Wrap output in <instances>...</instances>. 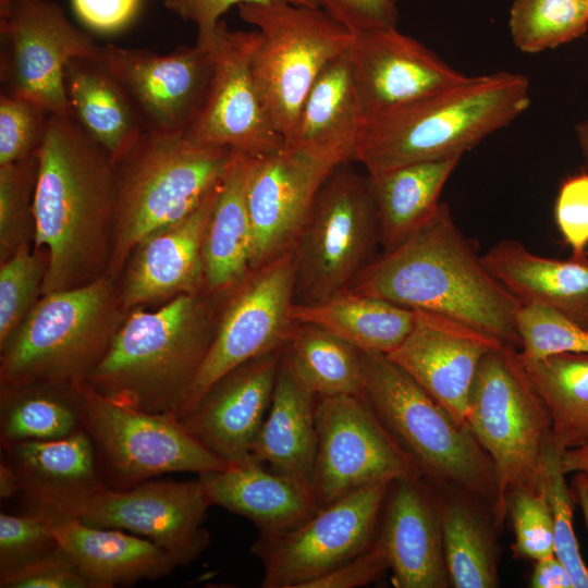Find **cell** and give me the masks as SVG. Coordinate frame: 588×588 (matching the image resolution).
<instances>
[{
    "label": "cell",
    "mask_w": 588,
    "mask_h": 588,
    "mask_svg": "<svg viewBox=\"0 0 588 588\" xmlns=\"http://www.w3.org/2000/svg\"><path fill=\"white\" fill-rule=\"evenodd\" d=\"M115 192L110 155L73 117L50 115L38 150L34 247L48 254L41 295L88 284L107 272Z\"/></svg>",
    "instance_id": "obj_1"
},
{
    "label": "cell",
    "mask_w": 588,
    "mask_h": 588,
    "mask_svg": "<svg viewBox=\"0 0 588 588\" xmlns=\"http://www.w3.org/2000/svg\"><path fill=\"white\" fill-rule=\"evenodd\" d=\"M347 290L434 313L520 347V303L486 268L445 203L402 245L375 258Z\"/></svg>",
    "instance_id": "obj_2"
},
{
    "label": "cell",
    "mask_w": 588,
    "mask_h": 588,
    "mask_svg": "<svg viewBox=\"0 0 588 588\" xmlns=\"http://www.w3.org/2000/svg\"><path fill=\"white\" fill-rule=\"evenodd\" d=\"M530 106L526 76L500 71L412 103L367 115L353 160L375 175L402 166L463 156Z\"/></svg>",
    "instance_id": "obj_3"
},
{
    "label": "cell",
    "mask_w": 588,
    "mask_h": 588,
    "mask_svg": "<svg viewBox=\"0 0 588 588\" xmlns=\"http://www.w3.org/2000/svg\"><path fill=\"white\" fill-rule=\"evenodd\" d=\"M217 301L204 290L156 311L135 308L86 381L121 404L179 419L216 334Z\"/></svg>",
    "instance_id": "obj_4"
},
{
    "label": "cell",
    "mask_w": 588,
    "mask_h": 588,
    "mask_svg": "<svg viewBox=\"0 0 588 588\" xmlns=\"http://www.w3.org/2000/svg\"><path fill=\"white\" fill-rule=\"evenodd\" d=\"M235 154L184 134L143 131L112 161L115 211L106 275L117 280L146 235L194 211L221 182Z\"/></svg>",
    "instance_id": "obj_5"
},
{
    "label": "cell",
    "mask_w": 588,
    "mask_h": 588,
    "mask_svg": "<svg viewBox=\"0 0 588 588\" xmlns=\"http://www.w3.org/2000/svg\"><path fill=\"white\" fill-rule=\"evenodd\" d=\"M126 315L120 285L106 274L41 295L0 347L1 389L86 380Z\"/></svg>",
    "instance_id": "obj_6"
},
{
    "label": "cell",
    "mask_w": 588,
    "mask_h": 588,
    "mask_svg": "<svg viewBox=\"0 0 588 588\" xmlns=\"http://www.w3.org/2000/svg\"><path fill=\"white\" fill-rule=\"evenodd\" d=\"M364 394L422 478L488 502L498 497L494 466L462 426L414 378L381 353L360 351Z\"/></svg>",
    "instance_id": "obj_7"
},
{
    "label": "cell",
    "mask_w": 588,
    "mask_h": 588,
    "mask_svg": "<svg viewBox=\"0 0 588 588\" xmlns=\"http://www.w3.org/2000/svg\"><path fill=\"white\" fill-rule=\"evenodd\" d=\"M467 425L494 466L493 514L500 525L512 491L541 486L543 456L552 442L549 413L516 347L502 344L483 356L469 394Z\"/></svg>",
    "instance_id": "obj_8"
},
{
    "label": "cell",
    "mask_w": 588,
    "mask_h": 588,
    "mask_svg": "<svg viewBox=\"0 0 588 588\" xmlns=\"http://www.w3.org/2000/svg\"><path fill=\"white\" fill-rule=\"evenodd\" d=\"M237 10L240 17L258 32L252 73L285 143L316 79L350 49L354 33L320 8L287 1L242 3Z\"/></svg>",
    "instance_id": "obj_9"
},
{
    "label": "cell",
    "mask_w": 588,
    "mask_h": 588,
    "mask_svg": "<svg viewBox=\"0 0 588 588\" xmlns=\"http://www.w3.org/2000/svg\"><path fill=\"white\" fill-rule=\"evenodd\" d=\"M72 385L79 396L83 428L94 444L100 478L108 488L127 490L164 474L199 476L229 466L176 417L121 404L86 380Z\"/></svg>",
    "instance_id": "obj_10"
},
{
    "label": "cell",
    "mask_w": 588,
    "mask_h": 588,
    "mask_svg": "<svg viewBox=\"0 0 588 588\" xmlns=\"http://www.w3.org/2000/svg\"><path fill=\"white\" fill-rule=\"evenodd\" d=\"M378 244L369 176L343 163L320 188L293 248L295 303H319L346 291L375 259Z\"/></svg>",
    "instance_id": "obj_11"
},
{
    "label": "cell",
    "mask_w": 588,
    "mask_h": 588,
    "mask_svg": "<svg viewBox=\"0 0 588 588\" xmlns=\"http://www.w3.org/2000/svg\"><path fill=\"white\" fill-rule=\"evenodd\" d=\"M224 303L213 341L179 418L192 411L228 372L287 343L296 323L292 318L295 303L293 249L252 269L226 295Z\"/></svg>",
    "instance_id": "obj_12"
},
{
    "label": "cell",
    "mask_w": 588,
    "mask_h": 588,
    "mask_svg": "<svg viewBox=\"0 0 588 588\" xmlns=\"http://www.w3.org/2000/svg\"><path fill=\"white\" fill-rule=\"evenodd\" d=\"M1 93L73 117L64 71L75 57L98 58L101 46L50 0H15L0 9Z\"/></svg>",
    "instance_id": "obj_13"
},
{
    "label": "cell",
    "mask_w": 588,
    "mask_h": 588,
    "mask_svg": "<svg viewBox=\"0 0 588 588\" xmlns=\"http://www.w3.org/2000/svg\"><path fill=\"white\" fill-rule=\"evenodd\" d=\"M392 482L359 489L320 507L299 526L279 535H258L250 547L261 562L264 588H307L376 539L382 505Z\"/></svg>",
    "instance_id": "obj_14"
},
{
    "label": "cell",
    "mask_w": 588,
    "mask_h": 588,
    "mask_svg": "<svg viewBox=\"0 0 588 588\" xmlns=\"http://www.w3.org/2000/svg\"><path fill=\"white\" fill-rule=\"evenodd\" d=\"M313 490L320 507L365 487L422 478L365 394L318 397Z\"/></svg>",
    "instance_id": "obj_15"
},
{
    "label": "cell",
    "mask_w": 588,
    "mask_h": 588,
    "mask_svg": "<svg viewBox=\"0 0 588 588\" xmlns=\"http://www.w3.org/2000/svg\"><path fill=\"white\" fill-rule=\"evenodd\" d=\"M258 36L257 29L230 30L219 22L205 45L213 52L210 85L186 137L256 158L283 148L284 139L262 103L252 73Z\"/></svg>",
    "instance_id": "obj_16"
},
{
    "label": "cell",
    "mask_w": 588,
    "mask_h": 588,
    "mask_svg": "<svg viewBox=\"0 0 588 588\" xmlns=\"http://www.w3.org/2000/svg\"><path fill=\"white\" fill-rule=\"evenodd\" d=\"M101 60L131 98L144 131L185 134L206 99L211 46H180L167 54L107 44Z\"/></svg>",
    "instance_id": "obj_17"
},
{
    "label": "cell",
    "mask_w": 588,
    "mask_h": 588,
    "mask_svg": "<svg viewBox=\"0 0 588 588\" xmlns=\"http://www.w3.org/2000/svg\"><path fill=\"white\" fill-rule=\"evenodd\" d=\"M211 503L201 479L147 480L127 490L105 488L81 520L144 537L163 549L179 566H187L208 548L204 520Z\"/></svg>",
    "instance_id": "obj_18"
},
{
    "label": "cell",
    "mask_w": 588,
    "mask_h": 588,
    "mask_svg": "<svg viewBox=\"0 0 588 588\" xmlns=\"http://www.w3.org/2000/svg\"><path fill=\"white\" fill-rule=\"evenodd\" d=\"M336 168L284 146L254 159L246 186L252 269L294 248L320 188Z\"/></svg>",
    "instance_id": "obj_19"
},
{
    "label": "cell",
    "mask_w": 588,
    "mask_h": 588,
    "mask_svg": "<svg viewBox=\"0 0 588 588\" xmlns=\"http://www.w3.org/2000/svg\"><path fill=\"white\" fill-rule=\"evenodd\" d=\"M347 53L365 117L412 103L468 76L396 27L354 34Z\"/></svg>",
    "instance_id": "obj_20"
},
{
    "label": "cell",
    "mask_w": 588,
    "mask_h": 588,
    "mask_svg": "<svg viewBox=\"0 0 588 588\" xmlns=\"http://www.w3.org/2000/svg\"><path fill=\"white\" fill-rule=\"evenodd\" d=\"M500 340L457 320L416 310L413 329L387 355L414 378L462 426L467 425L468 400L483 356Z\"/></svg>",
    "instance_id": "obj_21"
},
{
    "label": "cell",
    "mask_w": 588,
    "mask_h": 588,
    "mask_svg": "<svg viewBox=\"0 0 588 588\" xmlns=\"http://www.w3.org/2000/svg\"><path fill=\"white\" fill-rule=\"evenodd\" d=\"M283 348L253 358L219 379L182 416L185 429L228 463L252 457L269 411Z\"/></svg>",
    "instance_id": "obj_22"
},
{
    "label": "cell",
    "mask_w": 588,
    "mask_h": 588,
    "mask_svg": "<svg viewBox=\"0 0 588 588\" xmlns=\"http://www.w3.org/2000/svg\"><path fill=\"white\" fill-rule=\"evenodd\" d=\"M219 184L189 215L136 245L120 285L126 311L206 290L201 246Z\"/></svg>",
    "instance_id": "obj_23"
},
{
    "label": "cell",
    "mask_w": 588,
    "mask_h": 588,
    "mask_svg": "<svg viewBox=\"0 0 588 588\" xmlns=\"http://www.w3.org/2000/svg\"><path fill=\"white\" fill-rule=\"evenodd\" d=\"M20 492L59 518H81L105 488L94 444L84 428L56 440L24 441L2 448Z\"/></svg>",
    "instance_id": "obj_24"
},
{
    "label": "cell",
    "mask_w": 588,
    "mask_h": 588,
    "mask_svg": "<svg viewBox=\"0 0 588 588\" xmlns=\"http://www.w3.org/2000/svg\"><path fill=\"white\" fill-rule=\"evenodd\" d=\"M376 538L387 551L397 588H445V565L438 498L422 478L393 481Z\"/></svg>",
    "instance_id": "obj_25"
},
{
    "label": "cell",
    "mask_w": 588,
    "mask_h": 588,
    "mask_svg": "<svg viewBox=\"0 0 588 588\" xmlns=\"http://www.w3.org/2000/svg\"><path fill=\"white\" fill-rule=\"evenodd\" d=\"M199 478L211 505L246 517L259 535L289 531L320 509L310 487L267 470L254 458Z\"/></svg>",
    "instance_id": "obj_26"
},
{
    "label": "cell",
    "mask_w": 588,
    "mask_h": 588,
    "mask_svg": "<svg viewBox=\"0 0 588 588\" xmlns=\"http://www.w3.org/2000/svg\"><path fill=\"white\" fill-rule=\"evenodd\" d=\"M347 51L320 73L284 143L335 167L353 160L365 119Z\"/></svg>",
    "instance_id": "obj_27"
},
{
    "label": "cell",
    "mask_w": 588,
    "mask_h": 588,
    "mask_svg": "<svg viewBox=\"0 0 588 588\" xmlns=\"http://www.w3.org/2000/svg\"><path fill=\"white\" fill-rule=\"evenodd\" d=\"M59 548L91 588L127 586L170 575L176 563L152 541L124 530L94 527L78 518L54 525Z\"/></svg>",
    "instance_id": "obj_28"
},
{
    "label": "cell",
    "mask_w": 588,
    "mask_h": 588,
    "mask_svg": "<svg viewBox=\"0 0 588 588\" xmlns=\"http://www.w3.org/2000/svg\"><path fill=\"white\" fill-rule=\"evenodd\" d=\"M490 273L520 303L550 307L588 324V258L556 259L504 240L481 256Z\"/></svg>",
    "instance_id": "obj_29"
},
{
    "label": "cell",
    "mask_w": 588,
    "mask_h": 588,
    "mask_svg": "<svg viewBox=\"0 0 588 588\" xmlns=\"http://www.w3.org/2000/svg\"><path fill=\"white\" fill-rule=\"evenodd\" d=\"M318 396L295 375L283 352L271 404L252 449V457L313 489L317 448Z\"/></svg>",
    "instance_id": "obj_30"
},
{
    "label": "cell",
    "mask_w": 588,
    "mask_h": 588,
    "mask_svg": "<svg viewBox=\"0 0 588 588\" xmlns=\"http://www.w3.org/2000/svg\"><path fill=\"white\" fill-rule=\"evenodd\" d=\"M255 158L235 154L219 184L204 232L205 287L220 299H224L252 270L253 237L246 186Z\"/></svg>",
    "instance_id": "obj_31"
},
{
    "label": "cell",
    "mask_w": 588,
    "mask_h": 588,
    "mask_svg": "<svg viewBox=\"0 0 588 588\" xmlns=\"http://www.w3.org/2000/svg\"><path fill=\"white\" fill-rule=\"evenodd\" d=\"M64 84L73 118L112 161L144 131L131 98L101 57L71 59Z\"/></svg>",
    "instance_id": "obj_32"
},
{
    "label": "cell",
    "mask_w": 588,
    "mask_h": 588,
    "mask_svg": "<svg viewBox=\"0 0 588 588\" xmlns=\"http://www.w3.org/2000/svg\"><path fill=\"white\" fill-rule=\"evenodd\" d=\"M292 318L322 328L359 351L389 355L409 334L416 310L346 290L319 303H294Z\"/></svg>",
    "instance_id": "obj_33"
},
{
    "label": "cell",
    "mask_w": 588,
    "mask_h": 588,
    "mask_svg": "<svg viewBox=\"0 0 588 588\" xmlns=\"http://www.w3.org/2000/svg\"><path fill=\"white\" fill-rule=\"evenodd\" d=\"M462 156L402 166L368 175L383 253L402 245L438 208L439 197Z\"/></svg>",
    "instance_id": "obj_34"
},
{
    "label": "cell",
    "mask_w": 588,
    "mask_h": 588,
    "mask_svg": "<svg viewBox=\"0 0 588 588\" xmlns=\"http://www.w3.org/2000/svg\"><path fill=\"white\" fill-rule=\"evenodd\" d=\"M520 360L549 413L554 446L563 453L588 444V353Z\"/></svg>",
    "instance_id": "obj_35"
},
{
    "label": "cell",
    "mask_w": 588,
    "mask_h": 588,
    "mask_svg": "<svg viewBox=\"0 0 588 588\" xmlns=\"http://www.w3.org/2000/svg\"><path fill=\"white\" fill-rule=\"evenodd\" d=\"M469 497L457 491L438 497L449 580L455 588H494L499 586L494 540Z\"/></svg>",
    "instance_id": "obj_36"
},
{
    "label": "cell",
    "mask_w": 588,
    "mask_h": 588,
    "mask_svg": "<svg viewBox=\"0 0 588 588\" xmlns=\"http://www.w3.org/2000/svg\"><path fill=\"white\" fill-rule=\"evenodd\" d=\"M1 446L56 440L83 428L81 401L73 385L35 383L1 389Z\"/></svg>",
    "instance_id": "obj_37"
},
{
    "label": "cell",
    "mask_w": 588,
    "mask_h": 588,
    "mask_svg": "<svg viewBox=\"0 0 588 588\" xmlns=\"http://www.w3.org/2000/svg\"><path fill=\"white\" fill-rule=\"evenodd\" d=\"M283 355L318 397L364 393L360 351L322 328L296 322Z\"/></svg>",
    "instance_id": "obj_38"
},
{
    "label": "cell",
    "mask_w": 588,
    "mask_h": 588,
    "mask_svg": "<svg viewBox=\"0 0 588 588\" xmlns=\"http://www.w3.org/2000/svg\"><path fill=\"white\" fill-rule=\"evenodd\" d=\"M509 27L524 53L554 49L586 34L588 0H514Z\"/></svg>",
    "instance_id": "obj_39"
},
{
    "label": "cell",
    "mask_w": 588,
    "mask_h": 588,
    "mask_svg": "<svg viewBox=\"0 0 588 588\" xmlns=\"http://www.w3.org/2000/svg\"><path fill=\"white\" fill-rule=\"evenodd\" d=\"M48 269V254L20 245L0 267V347L21 324L41 296Z\"/></svg>",
    "instance_id": "obj_40"
},
{
    "label": "cell",
    "mask_w": 588,
    "mask_h": 588,
    "mask_svg": "<svg viewBox=\"0 0 588 588\" xmlns=\"http://www.w3.org/2000/svg\"><path fill=\"white\" fill-rule=\"evenodd\" d=\"M38 151L14 163L0 166V258L34 240V194Z\"/></svg>",
    "instance_id": "obj_41"
},
{
    "label": "cell",
    "mask_w": 588,
    "mask_h": 588,
    "mask_svg": "<svg viewBox=\"0 0 588 588\" xmlns=\"http://www.w3.org/2000/svg\"><path fill=\"white\" fill-rule=\"evenodd\" d=\"M561 455L551 442L546 449L542 468V486L553 519L554 554L567 569L573 588H588V567L579 552L573 526L574 499L565 481Z\"/></svg>",
    "instance_id": "obj_42"
},
{
    "label": "cell",
    "mask_w": 588,
    "mask_h": 588,
    "mask_svg": "<svg viewBox=\"0 0 588 588\" xmlns=\"http://www.w3.org/2000/svg\"><path fill=\"white\" fill-rule=\"evenodd\" d=\"M520 356L540 359L559 353H588V330L542 305H522L517 313Z\"/></svg>",
    "instance_id": "obj_43"
},
{
    "label": "cell",
    "mask_w": 588,
    "mask_h": 588,
    "mask_svg": "<svg viewBox=\"0 0 588 588\" xmlns=\"http://www.w3.org/2000/svg\"><path fill=\"white\" fill-rule=\"evenodd\" d=\"M58 516L45 510L29 515L0 514V573L17 568L59 548Z\"/></svg>",
    "instance_id": "obj_44"
},
{
    "label": "cell",
    "mask_w": 588,
    "mask_h": 588,
    "mask_svg": "<svg viewBox=\"0 0 588 588\" xmlns=\"http://www.w3.org/2000/svg\"><path fill=\"white\" fill-rule=\"evenodd\" d=\"M506 511L513 522L516 554L535 561L554 554L553 519L542 482L537 489L512 491Z\"/></svg>",
    "instance_id": "obj_45"
},
{
    "label": "cell",
    "mask_w": 588,
    "mask_h": 588,
    "mask_svg": "<svg viewBox=\"0 0 588 588\" xmlns=\"http://www.w3.org/2000/svg\"><path fill=\"white\" fill-rule=\"evenodd\" d=\"M50 113L42 106L0 94V166L35 155L46 136Z\"/></svg>",
    "instance_id": "obj_46"
},
{
    "label": "cell",
    "mask_w": 588,
    "mask_h": 588,
    "mask_svg": "<svg viewBox=\"0 0 588 588\" xmlns=\"http://www.w3.org/2000/svg\"><path fill=\"white\" fill-rule=\"evenodd\" d=\"M554 217L572 256L586 257L588 246V171L566 177L558 192Z\"/></svg>",
    "instance_id": "obj_47"
},
{
    "label": "cell",
    "mask_w": 588,
    "mask_h": 588,
    "mask_svg": "<svg viewBox=\"0 0 588 588\" xmlns=\"http://www.w3.org/2000/svg\"><path fill=\"white\" fill-rule=\"evenodd\" d=\"M1 588H91L60 548L17 568L0 573Z\"/></svg>",
    "instance_id": "obj_48"
},
{
    "label": "cell",
    "mask_w": 588,
    "mask_h": 588,
    "mask_svg": "<svg viewBox=\"0 0 588 588\" xmlns=\"http://www.w3.org/2000/svg\"><path fill=\"white\" fill-rule=\"evenodd\" d=\"M352 33L396 27L399 0H314Z\"/></svg>",
    "instance_id": "obj_49"
},
{
    "label": "cell",
    "mask_w": 588,
    "mask_h": 588,
    "mask_svg": "<svg viewBox=\"0 0 588 588\" xmlns=\"http://www.w3.org/2000/svg\"><path fill=\"white\" fill-rule=\"evenodd\" d=\"M390 568L385 549L376 538L362 553L314 580L307 588H356L378 579Z\"/></svg>",
    "instance_id": "obj_50"
},
{
    "label": "cell",
    "mask_w": 588,
    "mask_h": 588,
    "mask_svg": "<svg viewBox=\"0 0 588 588\" xmlns=\"http://www.w3.org/2000/svg\"><path fill=\"white\" fill-rule=\"evenodd\" d=\"M287 1L295 4L319 8L314 0H163L164 7L197 27V44L208 45L216 32L220 17L232 7L242 3Z\"/></svg>",
    "instance_id": "obj_51"
},
{
    "label": "cell",
    "mask_w": 588,
    "mask_h": 588,
    "mask_svg": "<svg viewBox=\"0 0 588 588\" xmlns=\"http://www.w3.org/2000/svg\"><path fill=\"white\" fill-rule=\"evenodd\" d=\"M78 19L89 28L113 33L124 28L135 17L139 0H72Z\"/></svg>",
    "instance_id": "obj_52"
},
{
    "label": "cell",
    "mask_w": 588,
    "mask_h": 588,
    "mask_svg": "<svg viewBox=\"0 0 588 588\" xmlns=\"http://www.w3.org/2000/svg\"><path fill=\"white\" fill-rule=\"evenodd\" d=\"M531 588H573L572 579L555 554L536 561L530 576Z\"/></svg>",
    "instance_id": "obj_53"
},
{
    "label": "cell",
    "mask_w": 588,
    "mask_h": 588,
    "mask_svg": "<svg viewBox=\"0 0 588 588\" xmlns=\"http://www.w3.org/2000/svg\"><path fill=\"white\" fill-rule=\"evenodd\" d=\"M561 466L565 474L584 473L588 475V444L564 451L561 455Z\"/></svg>",
    "instance_id": "obj_54"
},
{
    "label": "cell",
    "mask_w": 588,
    "mask_h": 588,
    "mask_svg": "<svg viewBox=\"0 0 588 588\" xmlns=\"http://www.w3.org/2000/svg\"><path fill=\"white\" fill-rule=\"evenodd\" d=\"M573 499L581 510L585 526L588 532V476L584 473H575L573 480Z\"/></svg>",
    "instance_id": "obj_55"
},
{
    "label": "cell",
    "mask_w": 588,
    "mask_h": 588,
    "mask_svg": "<svg viewBox=\"0 0 588 588\" xmlns=\"http://www.w3.org/2000/svg\"><path fill=\"white\" fill-rule=\"evenodd\" d=\"M20 492V485L13 469L5 463L0 464V497L9 499Z\"/></svg>",
    "instance_id": "obj_56"
},
{
    "label": "cell",
    "mask_w": 588,
    "mask_h": 588,
    "mask_svg": "<svg viewBox=\"0 0 588 588\" xmlns=\"http://www.w3.org/2000/svg\"><path fill=\"white\" fill-rule=\"evenodd\" d=\"M576 138L588 171V119L576 125Z\"/></svg>",
    "instance_id": "obj_57"
},
{
    "label": "cell",
    "mask_w": 588,
    "mask_h": 588,
    "mask_svg": "<svg viewBox=\"0 0 588 588\" xmlns=\"http://www.w3.org/2000/svg\"><path fill=\"white\" fill-rule=\"evenodd\" d=\"M13 1H15V0H0V9L9 5Z\"/></svg>",
    "instance_id": "obj_58"
},
{
    "label": "cell",
    "mask_w": 588,
    "mask_h": 588,
    "mask_svg": "<svg viewBox=\"0 0 588 588\" xmlns=\"http://www.w3.org/2000/svg\"><path fill=\"white\" fill-rule=\"evenodd\" d=\"M585 329H587V330H588V324L586 326V328H585Z\"/></svg>",
    "instance_id": "obj_59"
},
{
    "label": "cell",
    "mask_w": 588,
    "mask_h": 588,
    "mask_svg": "<svg viewBox=\"0 0 588 588\" xmlns=\"http://www.w3.org/2000/svg\"><path fill=\"white\" fill-rule=\"evenodd\" d=\"M587 475V474H586ZM588 476V475H587Z\"/></svg>",
    "instance_id": "obj_60"
}]
</instances>
